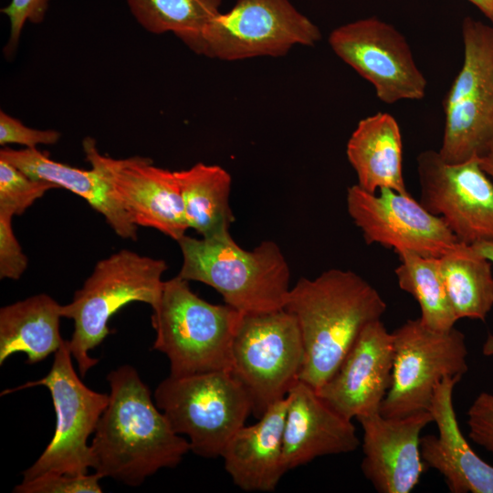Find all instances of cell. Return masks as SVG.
Masks as SVG:
<instances>
[{
	"mask_svg": "<svg viewBox=\"0 0 493 493\" xmlns=\"http://www.w3.org/2000/svg\"><path fill=\"white\" fill-rule=\"evenodd\" d=\"M346 205L369 245L379 244L396 254L410 251L441 257L461 243L440 217L409 193L384 188L372 194L354 184L347 189Z\"/></svg>",
	"mask_w": 493,
	"mask_h": 493,
	"instance_id": "14",
	"label": "cell"
},
{
	"mask_svg": "<svg viewBox=\"0 0 493 493\" xmlns=\"http://www.w3.org/2000/svg\"><path fill=\"white\" fill-rule=\"evenodd\" d=\"M393 335L381 320L362 331L333 375L318 394L334 411L352 420L380 412L392 383Z\"/></svg>",
	"mask_w": 493,
	"mask_h": 493,
	"instance_id": "16",
	"label": "cell"
},
{
	"mask_svg": "<svg viewBox=\"0 0 493 493\" xmlns=\"http://www.w3.org/2000/svg\"><path fill=\"white\" fill-rule=\"evenodd\" d=\"M13 216L10 211L0 209V278L16 280L26 271L28 260L15 236Z\"/></svg>",
	"mask_w": 493,
	"mask_h": 493,
	"instance_id": "30",
	"label": "cell"
},
{
	"mask_svg": "<svg viewBox=\"0 0 493 493\" xmlns=\"http://www.w3.org/2000/svg\"><path fill=\"white\" fill-rule=\"evenodd\" d=\"M188 282L178 275L163 282L152 308V349L168 358L171 376L230 371L233 341L243 314L226 303L203 299Z\"/></svg>",
	"mask_w": 493,
	"mask_h": 493,
	"instance_id": "4",
	"label": "cell"
},
{
	"mask_svg": "<svg viewBox=\"0 0 493 493\" xmlns=\"http://www.w3.org/2000/svg\"><path fill=\"white\" fill-rule=\"evenodd\" d=\"M395 268L398 286L417 301L420 320L435 330H449L458 320L449 301L439 266V257L410 251L397 254Z\"/></svg>",
	"mask_w": 493,
	"mask_h": 493,
	"instance_id": "26",
	"label": "cell"
},
{
	"mask_svg": "<svg viewBox=\"0 0 493 493\" xmlns=\"http://www.w3.org/2000/svg\"><path fill=\"white\" fill-rule=\"evenodd\" d=\"M420 203L461 243L493 242V182L477 158L450 163L438 151L416 158Z\"/></svg>",
	"mask_w": 493,
	"mask_h": 493,
	"instance_id": "13",
	"label": "cell"
},
{
	"mask_svg": "<svg viewBox=\"0 0 493 493\" xmlns=\"http://www.w3.org/2000/svg\"><path fill=\"white\" fill-rule=\"evenodd\" d=\"M487 18L493 22V0H468Z\"/></svg>",
	"mask_w": 493,
	"mask_h": 493,
	"instance_id": "36",
	"label": "cell"
},
{
	"mask_svg": "<svg viewBox=\"0 0 493 493\" xmlns=\"http://www.w3.org/2000/svg\"><path fill=\"white\" fill-rule=\"evenodd\" d=\"M461 378L446 376L436 385L429 412L438 434L421 436V457L444 477L452 493H493V466L475 453L457 423L453 390Z\"/></svg>",
	"mask_w": 493,
	"mask_h": 493,
	"instance_id": "19",
	"label": "cell"
},
{
	"mask_svg": "<svg viewBox=\"0 0 493 493\" xmlns=\"http://www.w3.org/2000/svg\"><path fill=\"white\" fill-rule=\"evenodd\" d=\"M284 309L299 324L304 363L299 381L319 390L336 372L370 323L387 305L378 290L351 270L331 268L290 288Z\"/></svg>",
	"mask_w": 493,
	"mask_h": 493,
	"instance_id": "2",
	"label": "cell"
},
{
	"mask_svg": "<svg viewBox=\"0 0 493 493\" xmlns=\"http://www.w3.org/2000/svg\"><path fill=\"white\" fill-rule=\"evenodd\" d=\"M329 44L344 63L370 82L377 98L388 104L420 100L427 81L404 36L375 16L341 25L331 31Z\"/></svg>",
	"mask_w": 493,
	"mask_h": 493,
	"instance_id": "12",
	"label": "cell"
},
{
	"mask_svg": "<svg viewBox=\"0 0 493 493\" xmlns=\"http://www.w3.org/2000/svg\"><path fill=\"white\" fill-rule=\"evenodd\" d=\"M62 305L47 294H37L0 309V364L13 354L26 355L34 364L55 353L64 340L59 331Z\"/></svg>",
	"mask_w": 493,
	"mask_h": 493,
	"instance_id": "23",
	"label": "cell"
},
{
	"mask_svg": "<svg viewBox=\"0 0 493 493\" xmlns=\"http://www.w3.org/2000/svg\"><path fill=\"white\" fill-rule=\"evenodd\" d=\"M188 228L202 238H220L229 235L235 220L229 205L232 178L219 165L198 163L176 171Z\"/></svg>",
	"mask_w": 493,
	"mask_h": 493,
	"instance_id": "24",
	"label": "cell"
},
{
	"mask_svg": "<svg viewBox=\"0 0 493 493\" xmlns=\"http://www.w3.org/2000/svg\"><path fill=\"white\" fill-rule=\"evenodd\" d=\"M283 456L287 471L317 457L355 451L361 442L351 422L299 381L287 395Z\"/></svg>",
	"mask_w": 493,
	"mask_h": 493,
	"instance_id": "18",
	"label": "cell"
},
{
	"mask_svg": "<svg viewBox=\"0 0 493 493\" xmlns=\"http://www.w3.org/2000/svg\"><path fill=\"white\" fill-rule=\"evenodd\" d=\"M480 167L493 182V142L477 158Z\"/></svg>",
	"mask_w": 493,
	"mask_h": 493,
	"instance_id": "35",
	"label": "cell"
},
{
	"mask_svg": "<svg viewBox=\"0 0 493 493\" xmlns=\"http://www.w3.org/2000/svg\"><path fill=\"white\" fill-rule=\"evenodd\" d=\"M184 279L215 288L226 304L243 315L284 309L289 293L290 270L277 243L264 240L245 250L227 235L220 238L178 241Z\"/></svg>",
	"mask_w": 493,
	"mask_h": 493,
	"instance_id": "3",
	"label": "cell"
},
{
	"mask_svg": "<svg viewBox=\"0 0 493 493\" xmlns=\"http://www.w3.org/2000/svg\"><path fill=\"white\" fill-rule=\"evenodd\" d=\"M0 159L15 165L28 176L49 182L83 198L103 215L111 229L123 239H137L138 226L115 199L111 186L96 165L82 170L51 160L37 148H4Z\"/></svg>",
	"mask_w": 493,
	"mask_h": 493,
	"instance_id": "21",
	"label": "cell"
},
{
	"mask_svg": "<svg viewBox=\"0 0 493 493\" xmlns=\"http://www.w3.org/2000/svg\"><path fill=\"white\" fill-rule=\"evenodd\" d=\"M53 188L58 186L34 179L0 159V209L8 210L14 215H22L35 201Z\"/></svg>",
	"mask_w": 493,
	"mask_h": 493,
	"instance_id": "28",
	"label": "cell"
},
{
	"mask_svg": "<svg viewBox=\"0 0 493 493\" xmlns=\"http://www.w3.org/2000/svg\"><path fill=\"white\" fill-rule=\"evenodd\" d=\"M135 20L149 33H173L186 46L220 11L222 0H126Z\"/></svg>",
	"mask_w": 493,
	"mask_h": 493,
	"instance_id": "27",
	"label": "cell"
},
{
	"mask_svg": "<svg viewBox=\"0 0 493 493\" xmlns=\"http://www.w3.org/2000/svg\"><path fill=\"white\" fill-rule=\"evenodd\" d=\"M467 414L471 440L493 454V393L481 392Z\"/></svg>",
	"mask_w": 493,
	"mask_h": 493,
	"instance_id": "33",
	"label": "cell"
},
{
	"mask_svg": "<svg viewBox=\"0 0 493 493\" xmlns=\"http://www.w3.org/2000/svg\"><path fill=\"white\" fill-rule=\"evenodd\" d=\"M491 265L473 246L465 243L439 257L444 284L457 320L484 321L492 309Z\"/></svg>",
	"mask_w": 493,
	"mask_h": 493,
	"instance_id": "25",
	"label": "cell"
},
{
	"mask_svg": "<svg viewBox=\"0 0 493 493\" xmlns=\"http://www.w3.org/2000/svg\"><path fill=\"white\" fill-rule=\"evenodd\" d=\"M153 399L173 431L188 437L191 451L205 458L221 456L252 414L246 392L227 370L169 375L155 388Z\"/></svg>",
	"mask_w": 493,
	"mask_h": 493,
	"instance_id": "6",
	"label": "cell"
},
{
	"mask_svg": "<svg viewBox=\"0 0 493 493\" xmlns=\"http://www.w3.org/2000/svg\"><path fill=\"white\" fill-rule=\"evenodd\" d=\"M287 405V397L271 405L257 423L240 427L223 450L224 467L242 490L272 492L288 472L283 456Z\"/></svg>",
	"mask_w": 493,
	"mask_h": 493,
	"instance_id": "20",
	"label": "cell"
},
{
	"mask_svg": "<svg viewBox=\"0 0 493 493\" xmlns=\"http://www.w3.org/2000/svg\"><path fill=\"white\" fill-rule=\"evenodd\" d=\"M471 246L493 263V242H481ZM482 353L485 356L493 357V334H488L485 340Z\"/></svg>",
	"mask_w": 493,
	"mask_h": 493,
	"instance_id": "34",
	"label": "cell"
},
{
	"mask_svg": "<svg viewBox=\"0 0 493 493\" xmlns=\"http://www.w3.org/2000/svg\"><path fill=\"white\" fill-rule=\"evenodd\" d=\"M392 335V383L380 406L384 417L429 411L436 385L468 371L465 335L455 327L435 330L418 318L406 320Z\"/></svg>",
	"mask_w": 493,
	"mask_h": 493,
	"instance_id": "11",
	"label": "cell"
},
{
	"mask_svg": "<svg viewBox=\"0 0 493 493\" xmlns=\"http://www.w3.org/2000/svg\"><path fill=\"white\" fill-rule=\"evenodd\" d=\"M304 345L295 317L285 309L243 315L235 335L230 372L259 418L299 381Z\"/></svg>",
	"mask_w": 493,
	"mask_h": 493,
	"instance_id": "7",
	"label": "cell"
},
{
	"mask_svg": "<svg viewBox=\"0 0 493 493\" xmlns=\"http://www.w3.org/2000/svg\"><path fill=\"white\" fill-rule=\"evenodd\" d=\"M38 385L50 393L56 414L55 432L40 456L22 473V481L53 473L88 474L93 464L88 440L108 405L109 394L91 390L79 379L66 340L55 352L46 376L7 389L2 394Z\"/></svg>",
	"mask_w": 493,
	"mask_h": 493,
	"instance_id": "10",
	"label": "cell"
},
{
	"mask_svg": "<svg viewBox=\"0 0 493 493\" xmlns=\"http://www.w3.org/2000/svg\"><path fill=\"white\" fill-rule=\"evenodd\" d=\"M83 150L90 165L102 171L134 225L154 228L176 241L185 236L188 226L175 172L157 167L146 157L102 155L90 137L83 141Z\"/></svg>",
	"mask_w": 493,
	"mask_h": 493,
	"instance_id": "15",
	"label": "cell"
},
{
	"mask_svg": "<svg viewBox=\"0 0 493 493\" xmlns=\"http://www.w3.org/2000/svg\"><path fill=\"white\" fill-rule=\"evenodd\" d=\"M356 419L363 432V476L379 493L411 492L426 467L420 454V435L433 423L431 413L391 418L375 412Z\"/></svg>",
	"mask_w": 493,
	"mask_h": 493,
	"instance_id": "17",
	"label": "cell"
},
{
	"mask_svg": "<svg viewBox=\"0 0 493 493\" xmlns=\"http://www.w3.org/2000/svg\"><path fill=\"white\" fill-rule=\"evenodd\" d=\"M462 38L463 64L444 100L438 150L450 163L478 158L493 142V26L467 16Z\"/></svg>",
	"mask_w": 493,
	"mask_h": 493,
	"instance_id": "9",
	"label": "cell"
},
{
	"mask_svg": "<svg viewBox=\"0 0 493 493\" xmlns=\"http://www.w3.org/2000/svg\"><path fill=\"white\" fill-rule=\"evenodd\" d=\"M101 477L93 474H46L16 486V493H100Z\"/></svg>",
	"mask_w": 493,
	"mask_h": 493,
	"instance_id": "29",
	"label": "cell"
},
{
	"mask_svg": "<svg viewBox=\"0 0 493 493\" xmlns=\"http://www.w3.org/2000/svg\"><path fill=\"white\" fill-rule=\"evenodd\" d=\"M50 0H10L1 12L8 17L9 37L4 48L6 57H12L19 44L22 29L26 21L40 23L45 17Z\"/></svg>",
	"mask_w": 493,
	"mask_h": 493,
	"instance_id": "31",
	"label": "cell"
},
{
	"mask_svg": "<svg viewBox=\"0 0 493 493\" xmlns=\"http://www.w3.org/2000/svg\"><path fill=\"white\" fill-rule=\"evenodd\" d=\"M110 392L90 445L94 472L136 487L191 451L172 428L137 370L119 366L107 375Z\"/></svg>",
	"mask_w": 493,
	"mask_h": 493,
	"instance_id": "1",
	"label": "cell"
},
{
	"mask_svg": "<svg viewBox=\"0 0 493 493\" xmlns=\"http://www.w3.org/2000/svg\"><path fill=\"white\" fill-rule=\"evenodd\" d=\"M167 268L163 259L120 250L100 260L72 300L62 305V317L74 321L68 346L82 377L99 362L89 351L111 333L110 319L131 302L152 308L161 297Z\"/></svg>",
	"mask_w": 493,
	"mask_h": 493,
	"instance_id": "5",
	"label": "cell"
},
{
	"mask_svg": "<svg viewBox=\"0 0 493 493\" xmlns=\"http://www.w3.org/2000/svg\"><path fill=\"white\" fill-rule=\"evenodd\" d=\"M61 134L55 130H37L24 125L19 120L0 111V144H20L26 148L56 144Z\"/></svg>",
	"mask_w": 493,
	"mask_h": 493,
	"instance_id": "32",
	"label": "cell"
},
{
	"mask_svg": "<svg viewBox=\"0 0 493 493\" xmlns=\"http://www.w3.org/2000/svg\"><path fill=\"white\" fill-rule=\"evenodd\" d=\"M346 155L363 190L409 193L403 173L401 130L393 115L377 112L361 120L348 140Z\"/></svg>",
	"mask_w": 493,
	"mask_h": 493,
	"instance_id": "22",
	"label": "cell"
},
{
	"mask_svg": "<svg viewBox=\"0 0 493 493\" xmlns=\"http://www.w3.org/2000/svg\"><path fill=\"white\" fill-rule=\"evenodd\" d=\"M320 39V28L289 0H236L187 47L201 56L235 61L285 56L297 45L312 47Z\"/></svg>",
	"mask_w": 493,
	"mask_h": 493,
	"instance_id": "8",
	"label": "cell"
}]
</instances>
